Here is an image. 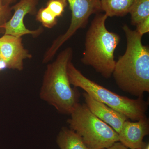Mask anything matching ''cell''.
Wrapping results in <instances>:
<instances>
[{"instance_id":"obj_1","label":"cell","mask_w":149,"mask_h":149,"mask_svg":"<svg viewBox=\"0 0 149 149\" xmlns=\"http://www.w3.org/2000/svg\"><path fill=\"white\" fill-rule=\"evenodd\" d=\"M123 30L126 38V49L116 62L113 72L115 81L121 91L143 97L149 92V47L142 43L137 31L124 24Z\"/></svg>"},{"instance_id":"obj_2","label":"cell","mask_w":149,"mask_h":149,"mask_svg":"<svg viewBox=\"0 0 149 149\" xmlns=\"http://www.w3.org/2000/svg\"><path fill=\"white\" fill-rule=\"evenodd\" d=\"M72 56V48H66L48 64L40 89L41 99L62 114L70 115L79 103V93L71 87L68 74V66Z\"/></svg>"},{"instance_id":"obj_3","label":"cell","mask_w":149,"mask_h":149,"mask_svg":"<svg viewBox=\"0 0 149 149\" xmlns=\"http://www.w3.org/2000/svg\"><path fill=\"white\" fill-rule=\"evenodd\" d=\"M107 18L105 14H96L86 33L81 59L83 64L92 67L106 79L112 76L116 62L115 51L120 41L119 35L107 29Z\"/></svg>"},{"instance_id":"obj_4","label":"cell","mask_w":149,"mask_h":149,"mask_svg":"<svg viewBox=\"0 0 149 149\" xmlns=\"http://www.w3.org/2000/svg\"><path fill=\"white\" fill-rule=\"evenodd\" d=\"M67 72L71 85L81 88L93 98L124 115L128 119L136 121L146 116L148 103L143 97L130 99L110 91L85 77L72 61L68 63Z\"/></svg>"},{"instance_id":"obj_5","label":"cell","mask_w":149,"mask_h":149,"mask_svg":"<svg viewBox=\"0 0 149 149\" xmlns=\"http://www.w3.org/2000/svg\"><path fill=\"white\" fill-rule=\"evenodd\" d=\"M67 120L69 128L88 149H102L119 142L118 133L93 114L85 104L78 103Z\"/></svg>"},{"instance_id":"obj_6","label":"cell","mask_w":149,"mask_h":149,"mask_svg":"<svg viewBox=\"0 0 149 149\" xmlns=\"http://www.w3.org/2000/svg\"><path fill=\"white\" fill-rule=\"evenodd\" d=\"M67 1L71 11L70 25L66 32L54 40L46 51L43 57L44 63L51 61L60 48L78 29L86 27L91 15L99 13L102 11L100 0H67Z\"/></svg>"},{"instance_id":"obj_7","label":"cell","mask_w":149,"mask_h":149,"mask_svg":"<svg viewBox=\"0 0 149 149\" xmlns=\"http://www.w3.org/2000/svg\"><path fill=\"white\" fill-rule=\"evenodd\" d=\"M39 0H19L18 3L11 6L14 11L10 18L1 27V31L4 35L22 37L25 35H32L36 37L41 35L44 31L42 27L35 30H29L24 25V19L28 14H36L37 6Z\"/></svg>"},{"instance_id":"obj_8","label":"cell","mask_w":149,"mask_h":149,"mask_svg":"<svg viewBox=\"0 0 149 149\" xmlns=\"http://www.w3.org/2000/svg\"><path fill=\"white\" fill-rule=\"evenodd\" d=\"M32 57L23 46L22 37L8 35L0 37V58L6 68L21 71L24 60Z\"/></svg>"},{"instance_id":"obj_9","label":"cell","mask_w":149,"mask_h":149,"mask_svg":"<svg viewBox=\"0 0 149 149\" xmlns=\"http://www.w3.org/2000/svg\"><path fill=\"white\" fill-rule=\"evenodd\" d=\"M149 133V120L147 117L136 121L126 120L118 133L119 142L130 149H143L144 138Z\"/></svg>"},{"instance_id":"obj_10","label":"cell","mask_w":149,"mask_h":149,"mask_svg":"<svg viewBox=\"0 0 149 149\" xmlns=\"http://www.w3.org/2000/svg\"><path fill=\"white\" fill-rule=\"evenodd\" d=\"M83 96L85 104L93 114L119 133L123 123L128 119V118L107 105L96 100L85 92Z\"/></svg>"},{"instance_id":"obj_11","label":"cell","mask_w":149,"mask_h":149,"mask_svg":"<svg viewBox=\"0 0 149 149\" xmlns=\"http://www.w3.org/2000/svg\"><path fill=\"white\" fill-rule=\"evenodd\" d=\"M56 143L60 149H88L81 137L66 127H62L59 132Z\"/></svg>"},{"instance_id":"obj_12","label":"cell","mask_w":149,"mask_h":149,"mask_svg":"<svg viewBox=\"0 0 149 149\" xmlns=\"http://www.w3.org/2000/svg\"><path fill=\"white\" fill-rule=\"evenodd\" d=\"M101 10L108 17H123L129 13L134 0H100Z\"/></svg>"},{"instance_id":"obj_13","label":"cell","mask_w":149,"mask_h":149,"mask_svg":"<svg viewBox=\"0 0 149 149\" xmlns=\"http://www.w3.org/2000/svg\"><path fill=\"white\" fill-rule=\"evenodd\" d=\"M129 13L131 24L136 26L139 22L149 17V0H134Z\"/></svg>"},{"instance_id":"obj_14","label":"cell","mask_w":149,"mask_h":149,"mask_svg":"<svg viewBox=\"0 0 149 149\" xmlns=\"http://www.w3.org/2000/svg\"><path fill=\"white\" fill-rule=\"evenodd\" d=\"M35 19L46 28H53L57 24V18L46 7H42L37 12Z\"/></svg>"},{"instance_id":"obj_15","label":"cell","mask_w":149,"mask_h":149,"mask_svg":"<svg viewBox=\"0 0 149 149\" xmlns=\"http://www.w3.org/2000/svg\"><path fill=\"white\" fill-rule=\"evenodd\" d=\"M68 4L67 0H48L46 7L58 18L62 16Z\"/></svg>"},{"instance_id":"obj_16","label":"cell","mask_w":149,"mask_h":149,"mask_svg":"<svg viewBox=\"0 0 149 149\" xmlns=\"http://www.w3.org/2000/svg\"><path fill=\"white\" fill-rule=\"evenodd\" d=\"M12 11L10 6L6 5L3 0H0V31L1 27L11 17Z\"/></svg>"},{"instance_id":"obj_17","label":"cell","mask_w":149,"mask_h":149,"mask_svg":"<svg viewBox=\"0 0 149 149\" xmlns=\"http://www.w3.org/2000/svg\"><path fill=\"white\" fill-rule=\"evenodd\" d=\"M136 31L141 36L149 32V17L139 22L136 25Z\"/></svg>"},{"instance_id":"obj_18","label":"cell","mask_w":149,"mask_h":149,"mask_svg":"<svg viewBox=\"0 0 149 149\" xmlns=\"http://www.w3.org/2000/svg\"><path fill=\"white\" fill-rule=\"evenodd\" d=\"M102 149H128V148L123 145L120 142H117L115 143L111 146Z\"/></svg>"},{"instance_id":"obj_19","label":"cell","mask_w":149,"mask_h":149,"mask_svg":"<svg viewBox=\"0 0 149 149\" xmlns=\"http://www.w3.org/2000/svg\"><path fill=\"white\" fill-rule=\"evenodd\" d=\"M17 0H3V2L5 5L10 6V5L15 3Z\"/></svg>"},{"instance_id":"obj_20","label":"cell","mask_w":149,"mask_h":149,"mask_svg":"<svg viewBox=\"0 0 149 149\" xmlns=\"http://www.w3.org/2000/svg\"><path fill=\"white\" fill-rule=\"evenodd\" d=\"M4 68H6L5 65L1 61V58H0V71H1Z\"/></svg>"}]
</instances>
